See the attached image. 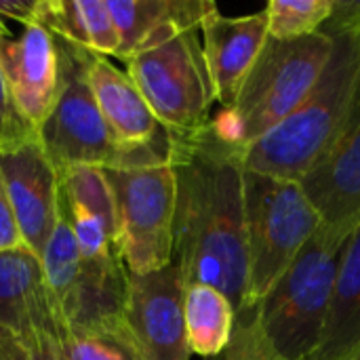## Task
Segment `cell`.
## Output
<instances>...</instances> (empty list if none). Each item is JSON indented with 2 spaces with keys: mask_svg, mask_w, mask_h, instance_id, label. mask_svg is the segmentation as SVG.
Wrapping results in <instances>:
<instances>
[{
  "mask_svg": "<svg viewBox=\"0 0 360 360\" xmlns=\"http://www.w3.org/2000/svg\"><path fill=\"white\" fill-rule=\"evenodd\" d=\"M0 179L23 247L38 259L59 217V171L38 133L19 129L0 141Z\"/></svg>",
  "mask_w": 360,
  "mask_h": 360,
  "instance_id": "30bf717a",
  "label": "cell"
},
{
  "mask_svg": "<svg viewBox=\"0 0 360 360\" xmlns=\"http://www.w3.org/2000/svg\"><path fill=\"white\" fill-rule=\"evenodd\" d=\"M34 23L91 55H118L120 38L105 0H38Z\"/></svg>",
  "mask_w": 360,
  "mask_h": 360,
  "instance_id": "ac0fdd59",
  "label": "cell"
},
{
  "mask_svg": "<svg viewBox=\"0 0 360 360\" xmlns=\"http://www.w3.org/2000/svg\"><path fill=\"white\" fill-rule=\"evenodd\" d=\"M129 274L118 257L80 264L78 281L59 310L63 333H124L122 312Z\"/></svg>",
  "mask_w": 360,
  "mask_h": 360,
  "instance_id": "9a60e30c",
  "label": "cell"
},
{
  "mask_svg": "<svg viewBox=\"0 0 360 360\" xmlns=\"http://www.w3.org/2000/svg\"><path fill=\"white\" fill-rule=\"evenodd\" d=\"M19 350H21L19 335L13 329L0 325V360H13Z\"/></svg>",
  "mask_w": 360,
  "mask_h": 360,
  "instance_id": "4dcf8cb0",
  "label": "cell"
},
{
  "mask_svg": "<svg viewBox=\"0 0 360 360\" xmlns=\"http://www.w3.org/2000/svg\"><path fill=\"white\" fill-rule=\"evenodd\" d=\"M61 196H63V205H65V211H68V217H70V224L74 230V238H76L80 257L86 262L114 257L116 255L114 243H112L108 230L103 228V224L84 207L70 202L63 192H61Z\"/></svg>",
  "mask_w": 360,
  "mask_h": 360,
  "instance_id": "cb8c5ba5",
  "label": "cell"
},
{
  "mask_svg": "<svg viewBox=\"0 0 360 360\" xmlns=\"http://www.w3.org/2000/svg\"><path fill=\"white\" fill-rule=\"evenodd\" d=\"M171 167L177 184L173 264L186 287H215L238 316L249 295L240 148L221 141L209 120L198 131L173 133Z\"/></svg>",
  "mask_w": 360,
  "mask_h": 360,
  "instance_id": "6da1fadb",
  "label": "cell"
},
{
  "mask_svg": "<svg viewBox=\"0 0 360 360\" xmlns=\"http://www.w3.org/2000/svg\"><path fill=\"white\" fill-rule=\"evenodd\" d=\"M356 360H360V359H356Z\"/></svg>",
  "mask_w": 360,
  "mask_h": 360,
  "instance_id": "d6a6232c",
  "label": "cell"
},
{
  "mask_svg": "<svg viewBox=\"0 0 360 360\" xmlns=\"http://www.w3.org/2000/svg\"><path fill=\"white\" fill-rule=\"evenodd\" d=\"M114 194V253L129 276L158 272L173 262L177 184L171 165L101 167Z\"/></svg>",
  "mask_w": 360,
  "mask_h": 360,
  "instance_id": "52a82bcc",
  "label": "cell"
},
{
  "mask_svg": "<svg viewBox=\"0 0 360 360\" xmlns=\"http://www.w3.org/2000/svg\"><path fill=\"white\" fill-rule=\"evenodd\" d=\"M23 240H21V232L15 219V213L11 209L6 190L2 186L0 179V253L2 251H13V249H21Z\"/></svg>",
  "mask_w": 360,
  "mask_h": 360,
  "instance_id": "4316f807",
  "label": "cell"
},
{
  "mask_svg": "<svg viewBox=\"0 0 360 360\" xmlns=\"http://www.w3.org/2000/svg\"><path fill=\"white\" fill-rule=\"evenodd\" d=\"M323 32L344 34L360 42V0H333V15Z\"/></svg>",
  "mask_w": 360,
  "mask_h": 360,
  "instance_id": "484cf974",
  "label": "cell"
},
{
  "mask_svg": "<svg viewBox=\"0 0 360 360\" xmlns=\"http://www.w3.org/2000/svg\"><path fill=\"white\" fill-rule=\"evenodd\" d=\"M19 340L23 346V360H59L55 338L44 333H34Z\"/></svg>",
  "mask_w": 360,
  "mask_h": 360,
  "instance_id": "f1b7e54d",
  "label": "cell"
},
{
  "mask_svg": "<svg viewBox=\"0 0 360 360\" xmlns=\"http://www.w3.org/2000/svg\"><path fill=\"white\" fill-rule=\"evenodd\" d=\"M331 53L333 36L323 30L297 40L268 36L234 105L211 118L215 135L240 152L264 137L308 97Z\"/></svg>",
  "mask_w": 360,
  "mask_h": 360,
  "instance_id": "3957f363",
  "label": "cell"
},
{
  "mask_svg": "<svg viewBox=\"0 0 360 360\" xmlns=\"http://www.w3.org/2000/svg\"><path fill=\"white\" fill-rule=\"evenodd\" d=\"M80 264H82V257H80L74 230H72V224L63 205V196L59 194V217L40 255V268H42L44 285H46L57 323H59V310L70 297L78 281Z\"/></svg>",
  "mask_w": 360,
  "mask_h": 360,
  "instance_id": "ffe728a7",
  "label": "cell"
},
{
  "mask_svg": "<svg viewBox=\"0 0 360 360\" xmlns=\"http://www.w3.org/2000/svg\"><path fill=\"white\" fill-rule=\"evenodd\" d=\"M184 316L192 354L202 359H215L224 354L234 333L236 312L221 291L209 285L186 287Z\"/></svg>",
  "mask_w": 360,
  "mask_h": 360,
  "instance_id": "d6986e66",
  "label": "cell"
},
{
  "mask_svg": "<svg viewBox=\"0 0 360 360\" xmlns=\"http://www.w3.org/2000/svg\"><path fill=\"white\" fill-rule=\"evenodd\" d=\"M340 257L342 251H331L316 232L270 293L249 310L264 344L278 360H310L316 350Z\"/></svg>",
  "mask_w": 360,
  "mask_h": 360,
  "instance_id": "8992f818",
  "label": "cell"
},
{
  "mask_svg": "<svg viewBox=\"0 0 360 360\" xmlns=\"http://www.w3.org/2000/svg\"><path fill=\"white\" fill-rule=\"evenodd\" d=\"M0 325L19 338L34 333L51 335L57 342L61 338L40 259L25 247L0 253Z\"/></svg>",
  "mask_w": 360,
  "mask_h": 360,
  "instance_id": "2e32d148",
  "label": "cell"
},
{
  "mask_svg": "<svg viewBox=\"0 0 360 360\" xmlns=\"http://www.w3.org/2000/svg\"><path fill=\"white\" fill-rule=\"evenodd\" d=\"M268 38L266 11L226 17L217 6L205 17L200 25L202 55L211 78L215 101L221 108H232L238 91L251 72L262 46Z\"/></svg>",
  "mask_w": 360,
  "mask_h": 360,
  "instance_id": "5bb4252c",
  "label": "cell"
},
{
  "mask_svg": "<svg viewBox=\"0 0 360 360\" xmlns=\"http://www.w3.org/2000/svg\"><path fill=\"white\" fill-rule=\"evenodd\" d=\"M321 230V219L300 184L245 171V236L253 310Z\"/></svg>",
  "mask_w": 360,
  "mask_h": 360,
  "instance_id": "5b68a950",
  "label": "cell"
},
{
  "mask_svg": "<svg viewBox=\"0 0 360 360\" xmlns=\"http://www.w3.org/2000/svg\"><path fill=\"white\" fill-rule=\"evenodd\" d=\"M127 74L154 116L175 135L202 129L215 101L200 27L167 19L124 59Z\"/></svg>",
  "mask_w": 360,
  "mask_h": 360,
  "instance_id": "277c9868",
  "label": "cell"
},
{
  "mask_svg": "<svg viewBox=\"0 0 360 360\" xmlns=\"http://www.w3.org/2000/svg\"><path fill=\"white\" fill-rule=\"evenodd\" d=\"M86 76L99 112L118 146L114 167L171 165L173 133L154 116L129 74L114 68L105 57L91 55Z\"/></svg>",
  "mask_w": 360,
  "mask_h": 360,
  "instance_id": "9c48e42d",
  "label": "cell"
},
{
  "mask_svg": "<svg viewBox=\"0 0 360 360\" xmlns=\"http://www.w3.org/2000/svg\"><path fill=\"white\" fill-rule=\"evenodd\" d=\"M61 192L70 202H76L91 211L108 230L112 243L116 234V207L112 188L101 167H72L59 173Z\"/></svg>",
  "mask_w": 360,
  "mask_h": 360,
  "instance_id": "44dd1931",
  "label": "cell"
},
{
  "mask_svg": "<svg viewBox=\"0 0 360 360\" xmlns=\"http://www.w3.org/2000/svg\"><path fill=\"white\" fill-rule=\"evenodd\" d=\"M297 184L321 219V240L340 253L360 230V95L344 131Z\"/></svg>",
  "mask_w": 360,
  "mask_h": 360,
  "instance_id": "7c38bea8",
  "label": "cell"
},
{
  "mask_svg": "<svg viewBox=\"0 0 360 360\" xmlns=\"http://www.w3.org/2000/svg\"><path fill=\"white\" fill-rule=\"evenodd\" d=\"M13 360H23V346H21V350L17 352V356H15Z\"/></svg>",
  "mask_w": 360,
  "mask_h": 360,
  "instance_id": "1f68e13d",
  "label": "cell"
},
{
  "mask_svg": "<svg viewBox=\"0 0 360 360\" xmlns=\"http://www.w3.org/2000/svg\"><path fill=\"white\" fill-rule=\"evenodd\" d=\"M55 46L59 59L57 95L38 129V137L59 173L84 165L114 167L118 146L99 112L86 76L91 53L61 38H55Z\"/></svg>",
  "mask_w": 360,
  "mask_h": 360,
  "instance_id": "ba28073f",
  "label": "cell"
},
{
  "mask_svg": "<svg viewBox=\"0 0 360 360\" xmlns=\"http://www.w3.org/2000/svg\"><path fill=\"white\" fill-rule=\"evenodd\" d=\"M6 34H8L6 27L0 23V40ZM19 129H25V127L17 120V116L13 112V105H11V99H8V91H6V82H4V76H2V68H0V141L6 139L13 133H17Z\"/></svg>",
  "mask_w": 360,
  "mask_h": 360,
  "instance_id": "83f0119b",
  "label": "cell"
},
{
  "mask_svg": "<svg viewBox=\"0 0 360 360\" xmlns=\"http://www.w3.org/2000/svg\"><path fill=\"white\" fill-rule=\"evenodd\" d=\"M360 359V230L342 249L321 342L310 360Z\"/></svg>",
  "mask_w": 360,
  "mask_h": 360,
  "instance_id": "e0dca14e",
  "label": "cell"
},
{
  "mask_svg": "<svg viewBox=\"0 0 360 360\" xmlns=\"http://www.w3.org/2000/svg\"><path fill=\"white\" fill-rule=\"evenodd\" d=\"M0 68L17 120L38 133L57 95L55 38L38 23L25 25L19 38L6 34L0 40Z\"/></svg>",
  "mask_w": 360,
  "mask_h": 360,
  "instance_id": "4fadbf2b",
  "label": "cell"
},
{
  "mask_svg": "<svg viewBox=\"0 0 360 360\" xmlns=\"http://www.w3.org/2000/svg\"><path fill=\"white\" fill-rule=\"evenodd\" d=\"M186 283L179 268L171 266L129 276L122 329L137 360H190L184 316Z\"/></svg>",
  "mask_w": 360,
  "mask_h": 360,
  "instance_id": "8fae6325",
  "label": "cell"
},
{
  "mask_svg": "<svg viewBox=\"0 0 360 360\" xmlns=\"http://www.w3.org/2000/svg\"><path fill=\"white\" fill-rule=\"evenodd\" d=\"M221 356V360H278L264 344L251 312H243L236 316L232 340Z\"/></svg>",
  "mask_w": 360,
  "mask_h": 360,
  "instance_id": "d4e9b609",
  "label": "cell"
},
{
  "mask_svg": "<svg viewBox=\"0 0 360 360\" xmlns=\"http://www.w3.org/2000/svg\"><path fill=\"white\" fill-rule=\"evenodd\" d=\"M36 2L38 0H0V17L15 19V21L23 23V27H25V25L34 23Z\"/></svg>",
  "mask_w": 360,
  "mask_h": 360,
  "instance_id": "f546056e",
  "label": "cell"
},
{
  "mask_svg": "<svg viewBox=\"0 0 360 360\" xmlns=\"http://www.w3.org/2000/svg\"><path fill=\"white\" fill-rule=\"evenodd\" d=\"M333 36V53L308 97L243 152L245 171L300 181L348 124L360 95V42Z\"/></svg>",
  "mask_w": 360,
  "mask_h": 360,
  "instance_id": "7a4b0ae2",
  "label": "cell"
},
{
  "mask_svg": "<svg viewBox=\"0 0 360 360\" xmlns=\"http://www.w3.org/2000/svg\"><path fill=\"white\" fill-rule=\"evenodd\" d=\"M264 11L270 38L297 40L325 27L333 15V0H270Z\"/></svg>",
  "mask_w": 360,
  "mask_h": 360,
  "instance_id": "7402d4cb",
  "label": "cell"
},
{
  "mask_svg": "<svg viewBox=\"0 0 360 360\" xmlns=\"http://www.w3.org/2000/svg\"><path fill=\"white\" fill-rule=\"evenodd\" d=\"M59 360H137L124 333H63Z\"/></svg>",
  "mask_w": 360,
  "mask_h": 360,
  "instance_id": "603a6c76",
  "label": "cell"
}]
</instances>
